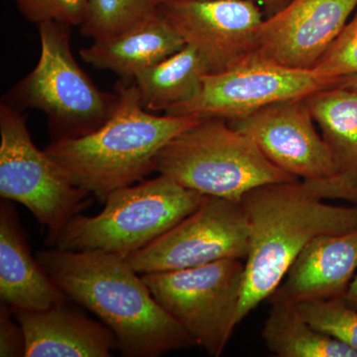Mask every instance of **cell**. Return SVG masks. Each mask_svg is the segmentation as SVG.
<instances>
[{
	"mask_svg": "<svg viewBox=\"0 0 357 357\" xmlns=\"http://www.w3.org/2000/svg\"><path fill=\"white\" fill-rule=\"evenodd\" d=\"M13 312L8 305L0 307V356H25V337L20 324L13 319Z\"/></svg>",
	"mask_w": 357,
	"mask_h": 357,
	"instance_id": "25",
	"label": "cell"
},
{
	"mask_svg": "<svg viewBox=\"0 0 357 357\" xmlns=\"http://www.w3.org/2000/svg\"><path fill=\"white\" fill-rule=\"evenodd\" d=\"M290 0H261V3L264 6L265 13L268 16L273 15L283 8Z\"/></svg>",
	"mask_w": 357,
	"mask_h": 357,
	"instance_id": "26",
	"label": "cell"
},
{
	"mask_svg": "<svg viewBox=\"0 0 357 357\" xmlns=\"http://www.w3.org/2000/svg\"><path fill=\"white\" fill-rule=\"evenodd\" d=\"M249 225L241 202L206 196L194 213L154 243L129 256L140 275L245 260Z\"/></svg>",
	"mask_w": 357,
	"mask_h": 357,
	"instance_id": "10",
	"label": "cell"
},
{
	"mask_svg": "<svg viewBox=\"0 0 357 357\" xmlns=\"http://www.w3.org/2000/svg\"><path fill=\"white\" fill-rule=\"evenodd\" d=\"M337 84L357 91V74L342 77V79H338Z\"/></svg>",
	"mask_w": 357,
	"mask_h": 357,
	"instance_id": "28",
	"label": "cell"
},
{
	"mask_svg": "<svg viewBox=\"0 0 357 357\" xmlns=\"http://www.w3.org/2000/svg\"><path fill=\"white\" fill-rule=\"evenodd\" d=\"M159 4L167 3V2H173V1H182V0H158ZM255 1L261 2V0H255Z\"/></svg>",
	"mask_w": 357,
	"mask_h": 357,
	"instance_id": "29",
	"label": "cell"
},
{
	"mask_svg": "<svg viewBox=\"0 0 357 357\" xmlns=\"http://www.w3.org/2000/svg\"><path fill=\"white\" fill-rule=\"evenodd\" d=\"M206 197L159 174L110 194L98 215L70 218L55 248L103 251L128 259L194 213Z\"/></svg>",
	"mask_w": 357,
	"mask_h": 357,
	"instance_id": "5",
	"label": "cell"
},
{
	"mask_svg": "<svg viewBox=\"0 0 357 357\" xmlns=\"http://www.w3.org/2000/svg\"><path fill=\"white\" fill-rule=\"evenodd\" d=\"M227 121L255 141L274 165L318 188L326 199H344L357 206V187L338 175L306 96L271 103Z\"/></svg>",
	"mask_w": 357,
	"mask_h": 357,
	"instance_id": "9",
	"label": "cell"
},
{
	"mask_svg": "<svg viewBox=\"0 0 357 357\" xmlns=\"http://www.w3.org/2000/svg\"><path fill=\"white\" fill-rule=\"evenodd\" d=\"M296 306L317 330L357 352V307L344 297L303 301Z\"/></svg>",
	"mask_w": 357,
	"mask_h": 357,
	"instance_id": "22",
	"label": "cell"
},
{
	"mask_svg": "<svg viewBox=\"0 0 357 357\" xmlns=\"http://www.w3.org/2000/svg\"><path fill=\"white\" fill-rule=\"evenodd\" d=\"M37 27L38 63L11 89L8 102L44 112L54 140L93 132L114 114L119 93L100 91L77 64L70 48V25L51 21Z\"/></svg>",
	"mask_w": 357,
	"mask_h": 357,
	"instance_id": "6",
	"label": "cell"
},
{
	"mask_svg": "<svg viewBox=\"0 0 357 357\" xmlns=\"http://www.w3.org/2000/svg\"><path fill=\"white\" fill-rule=\"evenodd\" d=\"M255 0H182L159 6V13L203 58L208 74L236 67L256 55L263 13Z\"/></svg>",
	"mask_w": 357,
	"mask_h": 357,
	"instance_id": "12",
	"label": "cell"
},
{
	"mask_svg": "<svg viewBox=\"0 0 357 357\" xmlns=\"http://www.w3.org/2000/svg\"><path fill=\"white\" fill-rule=\"evenodd\" d=\"M357 269V227L314 238L274 294L291 302L344 297Z\"/></svg>",
	"mask_w": 357,
	"mask_h": 357,
	"instance_id": "16",
	"label": "cell"
},
{
	"mask_svg": "<svg viewBox=\"0 0 357 357\" xmlns=\"http://www.w3.org/2000/svg\"><path fill=\"white\" fill-rule=\"evenodd\" d=\"M356 8L357 0H290L262 21L256 56L291 69L312 70Z\"/></svg>",
	"mask_w": 357,
	"mask_h": 357,
	"instance_id": "13",
	"label": "cell"
},
{
	"mask_svg": "<svg viewBox=\"0 0 357 357\" xmlns=\"http://www.w3.org/2000/svg\"><path fill=\"white\" fill-rule=\"evenodd\" d=\"M0 196L17 202L47 229L55 246L67 222L89 206L91 194L70 182L46 150L33 143L26 115L8 102L0 105Z\"/></svg>",
	"mask_w": 357,
	"mask_h": 357,
	"instance_id": "7",
	"label": "cell"
},
{
	"mask_svg": "<svg viewBox=\"0 0 357 357\" xmlns=\"http://www.w3.org/2000/svg\"><path fill=\"white\" fill-rule=\"evenodd\" d=\"M337 84L312 70L291 69L255 55L231 69L204 75L196 96L165 114L234 121L271 103L305 98Z\"/></svg>",
	"mask_w": 357,
	"mask_h": 357,
	"instance_id": "11",
	"label": "cell"
},
{
	"mask_svg": "<svg viewBox=\"0 0 357 357\" xmlns=\"http://www.w3.org/2000/svg\"><path fill=\"white\" fill-rule=\"evenodd\" d=\"M20 13L36 25L44 22L81 26L88 0H14Z\"/></svg>",
	"mask_w": 357,
	"mask_h": 357,
	"instance_id": "24",
	"label": "cell"
},
{
	"mask_svg": "<svg viewBox=\"0 0 357 357\" xmlns=\"http://www.w3.org/2000/svg\"><path fill=\"white\" fill-rule=\"evenodd\" d=\"M312 70L335 81L357 74V8L354 17L345 24Z\"/></svg>",
	"mask_w": 357,
	"mask_h": 357,
	"instance_id": "23",
	"label": "cell"
},
{
	"mask_svg": "<svg viewBox=\"0 0 357 357\" xmlns=\"http://www.w3.org/2000/svg\"><path fill=\"white\" fill-rule=\"evenodd\" d=\"M115 89L119 105L109 121L81 137L54 140L45 149L73 184L102 204L153 172L167 143L204 117L148 112L133 81L121 79Z\"/></svg>",
	"mask_w": 357,
	"mask_h": 357,
	"instance_id": "3",
	"label": "cell"
},
{
	"mask_svg": "<svg viewBox=\"0 0 357 357\" xmlns=\"http://www.w3.org/2000/svg\"><path fill=\"white\" fill-rule=\"evenodd\" d=\"M206 74L208 70L203 58L185 45L173 55L140 72L133 82L145 109L165 112L196 96Z\"/></svg>",
	"mask_w": 357,
	"mask_h": 357,
	"instance_id": "20",
	"label": "cell"
},
{
	"mask_svg": "<svg viewBox=\"0 0 357 357\" xmlns=\"http://www.w3.org/2000/svg\"><path fill=\"white\" fill-rule=\"evenodd\" d=\"M13 310L25 337V357H110L119 349L105 324L65 304L39 311Z\"/></svg>",
	"mask_w": 357,
	"mask_h": 357,
	"instance_id": "14",
	"label": "cell"
},
{
	"mask_svg": "<svg viewBox=\"0 0 357 357\" xmlns=\"http://www.w3.org/2000/svg\"><path fill=\"white\" fill-rule=\"evenodd\" d=\"M306 100L338 175L357 187V91L335 84Z\"/></svg>",
	"mask_w": 357,
	"mask_h": 357,
	"instance_id": "18",
	"label": "cell"
},
{
	"mask_svg": "<svg viewBox=\"0 0 357 357\" xmlns=\"http://www.w3.org/2000/svg\"><path fill=\"white\" fill-rule=\"evenodd\" d=\"M0 297L11 309L39 311L65 304L67 295L33 258L17 213L0 204Z\"/></svg>",
	"mask_w": 357,
	"mask_h": 357,
	"instance_id": "15",
	"label": "cell"
},
{
	"mask_svg": "<svg viewBox=\"0 0 357 357\" xmlns=\"http://www.w3.org/2000/svg\"><path fill=\"white\" fill-rule=\"evenodd\" d=\"M318 188L302 180L271 183L241 199L249 225L248 255L238 323L280 287L302 251L314 238L357 227V206L325 203Z\"/></svg>",
	"mask_w": 357,
	"mask_h": 357,
	"instance_id": "2",
	"label": "cell"
},
{
	"mask_svg": "<svg viewBox=\"0 0 357 357\" xmlns=\"http://www.w3.org/2000/svg\"><path fill=\"white\" fill-rule=\"evenodd\" d=\"M141 276L155 300L197 345L208 356H222L239 324L243 260H218Z\"/></svg>",
	"mask_w": 357,
	"mask_h": 357,
	"instance_id": "8",
	"label": "cell"
},
{
	"mask_svg": "<svg viewBox=\"0 0 357 357\" xmlns=\"http://www.w3.org/2000/svg\"><path fill=\"white\" fill-rule=\"evenodd\" d=\"M159 13L112 38L93 41L79 56L96 69L133 81L142 70L156 65L185 47Z\"/></svg>",
	"mask_w": 357,
	"mask_h": 357,
	"instance_id": "17",
	"label": "cell"
},
{
	"mask_svg": "<svg viewBox=\"0 0 357 357\" xmlns=\"http://www.w3.org/2000/svg\"><path fill=\"white\" fill-rule=\"evenodd\" d=\"M155 171L204 196L234 202L260 185L299 180L220 117H204L169 141L157 156Z\"/></svg>",
	"mask_w": 357,
	"mask_h": 357,
	"instance_id": "4",
	"label": "cell"
},
{
	"mask_svg": "<svg viewBox=\"0 0 357 357\" xmlns=\"http://www.w3.org/2000/svg\"><path fill=\"white\" fill-rule=\"evenodd\" d=\"M41 266L69 299L114 333L126 357H158L197 345L155 300L126 258L103 251L43 249Z\"/></svg>",
	"mask_w": 357,
	"mask_h": 357,
	"instance_id": "1",
	"label": "cell"
},
{
	"mask_svg": "<svg viewBox=\"0 0 357 357\" xmlns=\"http://www.w3.org/2000/svg\"><path fill=\"white\" fill-rule=\"evenodd\" d=\"M158 0H88L79 29L93 41L112 38L159 13Z\"/></svg>",
	"mask_w": 357,
	"mask_h": 357,
	"instance_id": "21",
	"label": "cell"
},
{
	"mask_svg": "<svg viewBox=\"0 0 357 357\" xmlns=\"http://www.w3.org/2000/svg\"><path fill=\"white\" fill-rule=\"evenodd\" d=\"M344 298L351 306L357 307V276L352 279Z\"/></svg>",
	"mask_w": 357,
	"mask_h": 357,
	"instance_id": "27",
	"label": "cell"
},
{
	"mask_svg": "<svg viewBox=\"0 0 357 357\" xmlns=\"http://www.w3.org/2000/svg\"><path fill=\"white\" fill-rule=\"evenodd\" d=\"M262 328L266 347L278 357H357V352L312 326L296 306L273 294Z\"/></svg>",
	"mask_w": 357,
	"mask_h": 357,
	"instance_id": "19",
	"label": "cell"
}]
</instances>
